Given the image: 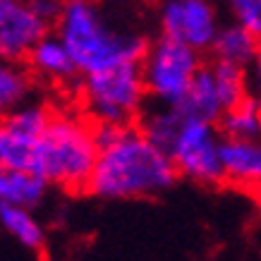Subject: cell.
Returning <instances> with one entry per match:
<instances>
[{
  "label": "cell",
  "mask_w": 261,
  "mask_h": 261,
  "mask_svg": "<svg viewBox=\"0 0 261 261\" xmlns=\"http://www.w3.org/2000/svg\"><path fill=\"white\" fill-rule=\"evenodd\" d=\"M98 161L87 192L103 201L151 199L173 190L180 173L137 125L94 122Z\"/></svg>",
  "instance_id": "cell-1"
},
{
  "label": "cell",
  "mask_w": 261,
  "mask_h": 261,
  "mask_svg": "<svg viewBox=\"0 0 261 261\" xmlns=\"http://www.w3.org/2000/svg\"><path fill=\"white\" fill-rule=\"evenodd\" d=\"M56 34L70 50L80 74H91L120 63H142L149 41L135 32H118L94 0H65Z\"/></svg>",
  "instance_id": "cell-2"
},
{
  "label": "cell",
  "mask_w": 261,
  "mask_h": 261,
  "mask_svg": "<svg viewBox=\"0 0 261 261\" xmlns=\"http://www.w3.org/2000/svg\"><path fill=\"white\" fill-rule=\"evenodd\" d=\"M98 161L94 125L72 113H53L34 151L32 173L70 192L87 190Z\"/></svg>",
  "instance_id": "cell-3"
},
{
  "label": "cell",
  "mask_w": 261,
  "mask_h": 261,
  "mask_svg": "<svg viewBox=\"0 0 261 261\" xmlns=\"http://www.w3.org/2000/svg\"><path fill=\"white\" fill-rule=\"evenodd\" d=\"M80 94L84 111L94 122L132 125L149 98L142 63H120L108 70L82 74Z\"/></svg>",
  "instance_id": "cell-4"
},
{
  "label": "cell",
  "mask_w": 261,
  "mask_h": 261,
  "mask_svg": "<svg viewBox=\"0 0 261 261\" xmlns=\"http://www.w3.org/2000/svg\"><path fill=\"white\" fill-rule=\"evenodd\" d=\"M204 67L201 53L168 36L151 41L142 58V74L151 103L180 106L197 72Z\"/></svg>",
  "instance_id": "cell-5"
},
{
  "label": "cell",
  "mask_w": 261,
  "mask_h": 261,
  "mask_svg": "<svg viewBox=\"0 0 261 261\" xmlns=\"http://www.w3.org/2000/svg\"><path fill=\"white\" fill-rule=\"evenodd\" d=\"M221 146L223 135L218 129V122L185 115L168 149V156L173 159L180 177L201 187H218L225 185Z\"/></svg>",
  "instance_id": "cell-6"
},
{
  "label": "cell",
  "mask_w": 261,
  "mask_h": 261,
  "mask_svg": "<svg viewBox=\"0 0 261 261\" xmlns=\"http://www.w3.org/2000/svg\"><path fill=\"white\" fill-rule=\"evenodd\" d=\"M161 36L206 53L214 46L221 22L211 0H163L159 10Z\"/></svg>",
  "instance_id": "cell-7"
},
{
  "label": "cell",
  "mask_w": 261,
  "mask_h": 261,
  "mask_svg": "<svg viewBox=\"0 0 261 261\" xmlns=\"http://www.w3.org/2000/svg\"><path fill=\"white\" fill-rule=\"evenodd\" d=\"M48 34L29 0H0V56L24 63L32 48Z\"/></svg>",
  "instance_id": "cell-8"
},
{
  "label": "cell",
  "mask_w": 261,
  "mask_h": 261,
  "mask_svg": "<svg viewBox=\"0 0 261 261\" xmlns=\"http://www.w3.org/2000/svg\"><path fill=\"white\" fill-rule=\"evenodd\" d=\"M221 156L228 185L261 192V139H223Z\"/></svg>",
  "instance_id": "cell-9"
},
{
  "label": "cell",
  "mask_w": 261,
  "mask_h": 261,
  "mask_svg": "<svg viewBox=\"0 0 261 261\" xmlns=\"http://www.w3.org/2000/svg\"><path fill=\"white\" fill-rule=\"evenodd\" d=\"M24 63L32 70V74L46 82H56V84H70L77 77H82L63 39L50 32L32 48V53Z\"/></svg>",
  "instance_id": "cell-10"
},
{
  "label": "cell",
  "mask_w": 261,
  "mask_h": 261,
  "mask_svg": "<svg viewBox=\"0 0 261 261\" xmlns=\"http://www.w3.org/2000/svg\"><path fill=\"white\" fill-rule=\"evenodd\" d=\"M48 187L50 185L32 170H15V168L0 166V201L3 204L36 208L39 204H43Z\"/></svg>",
  "instance_id": "cell-11"
},
{
  "label": "cell",
  "mask_w": 261,
  "mask_h": 261,
  "mask_svg": "<svg viewBox=\"0 0 261 261\" xmlns=\"http://www.w3.org/2000/svg\"><path fill=\"white\" fill-rule=\"evenodd\" d=\"M259 48L261 43L247 32L242 24L232 22V24H221V29L216 34L214 46H211L208 53L214 56V60L238 65V67L247 70L252 65V60L256 58Z\"/></svg>",
  "instance_id": "cell-12"
},
{
  "label": "cell",
  "mask_w": 261,
  "mask_h": 261,
  "mask_svg": "<svg viewBox=\"0 0 261 261\" xmlns=\"http://www.w3.org/2000/svg\"><path fill=\"white\" fill-rule=\"evenodd\" d=\"M177 108H180L187 118L208 120V122H218V120H221L225 108H223L218 89H216V80H214V72H211V65H204V67L197 72V77L192 82V87H190V91H187V96H185V101H182Z\"/></svg>",
  "instance_id": "cell-13"
},
{
  "label": "cell",
  "mask_w": 261,
  "mask_h": 261,
  "mask_svg": "<svg viewBox=\"0 0 261 261\" xmlns=\"http://www.w3.org/2000/svg\"><path fill=\"white\" fill-rule=\"evenodd\" d=\"M0 228L29 252H41L46 247V228L34 216V208L0 201Z\"/></svg>",
  "instance_id": "cell-14"
},
{
  "label": "cell",
  "mask_w": 261,
  "mask_h": 261,
  "mask_svg": "<svg viewBox=\"0 0 261 261\" xmlns=\"http://www.w3.org/2000/svg\"><path fill=\"white\" fill-rule=\"evenodd\" d=\"M34 80L32 70H27L22 63L8 60L0 56V118L10 115L19 106L32 101Z\"/></svg>",
  "instance_id": "cell-15"
},
{
  "label": "cell",
  "mask_w": 261,
  "mask_h": 261,
  "mask_svg": "<svg viewBox=\"0 0 261 261\" xmlns=\"http://www.w3.org/2000/svg\"><path fill=\"white\" fill-rule=\"evenodd\" d=\"M223 139H261V103L256 98H245L230 108L218 120Z\"/></svg>",
  "instance_id": "cell-16"
},
{
  "label": "cell",
  "mask_w": 261,
  "mask_h": 261,
  "mask_svg": "<svg viewBox=\"0 0 261 261\" xmlns=\"http://www.w3.org/2000/svg\"><path fill=\"white\" fill-rule=\"evenodd\" d=\"M39 139L15 129L0 118V166L15 170H32L34 151Z\"/></svg>",
  "instance_id": "cell-17"
},
{
  "label": "cell",
  "mask_w": 261,
  "mask_h": 261,
  "mask_svg": "<svg viewBox=\"0 0 261 261\" xmlns=\"http://www.w3.org/2000/svg\"><path fill=\"white\" fill-rule=\"evenodd\" d=\"M211 65V72H214L216 80V89H218V96H221V103L225 111L235 108L238 103H242L245 98H249V84H247V70L245 67H238V65L230 63H221V60H214Z\"/></svg>",
  "instance_id": "cell-18"
},
{
  "label": "cell",
  "mask_w": 261,
  "mask_h": 261,
  "mask_svg": "<svg viewBox=\"0 0 261 261\" xmlns=\"http://www.w3.org/2000/svg\"><path fill=\"white\" fill-rule=\"evenodd\" d=\"M232 22L242 24L261 43V0H225Z\"/></svg>",
  "instance_id": "cell-19"
},
{
  "label": "cell",
  "mask_w": 261,
  "mask_h": 261,
  "mask_svg": "<svg viewBox=\"0 0 261 261\" xmlns=\"http://www.w3.org/2000/svg\"><path fill=\"white\" fill-rule=\"evenodd\" d=\"M29 5H32L34 15L39 17L46 27H53L63 15L65 0H29Z\"/></svg>",
  "instance_id": "cell-20"
},
{
  "label": "cell",
  "mask_w": 261,
  "mask_h": 261,
  "mask_svg": "<svg viewBox=\"0 0 261 261\" xmlns=\"http://www.w3.org/2000/svg\"><path fill=\"white\" fill-rule=\"evenodd\" d=\"M247 84H249V96L261 103V48L252 60V65L247 67Z\"/></svg>",
  "instance_id": "cell-21"
}]
</instances>
